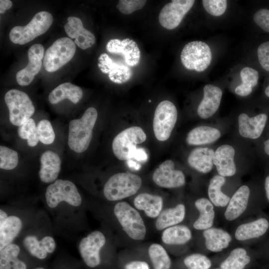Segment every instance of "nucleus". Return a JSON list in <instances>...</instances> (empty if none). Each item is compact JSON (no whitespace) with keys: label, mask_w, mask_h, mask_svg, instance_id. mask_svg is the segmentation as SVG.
I'll use <instances>...</instances> for the list:
<instances>
[{"label":"nucleus","mask_w":269,"mask_h":269,"mask_svg":"<svg viewBox=\"0 0 269 269\" xmlns=\"http://www.w3.org/2000/svg\"><path fill=\"white\" fill-rule=\"evenodd\" d=\"M250 195V189L247 185L241 186L230 199L224 215L228 221L240 217L247 209Z\"/></svg>","instance_id":"nucleus-23"},{"label":"nucleus","mask_w":269,"mask_h":269,"mask_svg":"<svg viewBox=\"0 0 269 269\" xmlns=\"http://www.w3.org/2000/svg\"><path fill=\"white\" fill-rule=\"evenodd\" d=\"M76 51L74 42L68 37L57 39L46 51L43 61L45 69L55 72L70 61Z\"/></svg>","instance_id":"nucleus-6"},{"label":"nucleus","mask_w":269,"mask_h":269,"mask_svg":"<svg viewBox=\"0 0 269 269\" xmlns=\"http://www.w3.org/2000/svg\"><path fill=\"white\" fill-rule=\"evenodd\" d=\"M17 133L21 138L27 139V144L30 146H36L39 141L37 126L34 120L31 118L18 127Z\"/></svg>","instance_id":"nucleus-39"},{"label":"nucleus","mask_w":269,"mask_h":269,"mask_svg":"<svg viewBox=\"0 0 269 269\" xmlns=\"http://www.w3.org/2000/svg\"><path fill=\"white\" fill-rule=\"evenodd\" d=\"M44 56V48L41 44L32 45L28 51V63L24 68L16 74L17 83L20 86L28 85L34 79L42 66V59Z\"/></svg>","instance_id":"nucleus-14"},{"label":"nucleus","mask_w":269,"mask_h":269,"mask_svg":"<svg viewBox=\"0 0 269 269\" xmlns=\"http://www.w3.org/2000/svg\"><path fill=\"white\" fill-rule=\"evenodd\" d=\"M106 50L110 53L123 55L125 62L130 66H136L140 60V52L137 44L129 38L111 39L106 45Z\"/></svg>","instance_id":"nucleus-15"},{"label":"nucleus","mask_w":269,"mask_h":269,"mask_svg":"<svg viewBox=\"0 0 269 269\" xmlns=\"http://www.w3.org/2000/svg\"><path fill=\"white\" fill-rule=\"evenodd\" d=\"M37 131L39 141L46 145L51 144L55 139V134L51 123L43 119L37 125Z\"/></svg>","instance_id":"nucleus-41"},{"label":"nucleus","mask_w":269,"mask_h":269,"mask_svg":"<svg viewBox=\"0 0 269 269\" xmlns=\"http://www.w3.org/2000/svg\"><path fill=\"white\" fill-rule=\"evenodd\" d=\"M180 59L182 64L187 69L202 72L210 64L212 53L209 46L205 42L191 41L183 47Z\"/></svg>","instance_id":"nucleus-7"},{"label":"nucleus","mask_w":269,"mask_h":269,"mask_svg":"<svg viewBox=\"0 0 269 269\" xmlns=\"http://www.w3.org/2000/svg\"><path fill=\"white\" fill-rule=\"evenodd\" d=\"M83 97L82 89L69 82L62 83L55 88L49 94L48 100L51 104H56L67 99L73 104H77Z\"/></svg>","instance_id":"nucleus-27"},{"label":"nucleus","mask_w":269,"mask_h":269,"mask_svg":"<svg viewBox=\"0 0 269 269\" xmlns=\"http://www.w3.org/2000/svg\"><path fill=\"white\" fill-rule=\"evenodd\" d=\"M203 235L206 248L214 252H221L227 248L232 240L231 235L220 228L211 227L204 230Z\"/></svg>","instance_id":"nucleus-29"},{"label":"nucleus","mask_w":269,"mask_h":269,"mask_svg":"<svg viewBox=\"0 0 269 269\" xmlns=\"http://www.w3.org/2000/svg\"><path fill=\"white\" fill-rule=\"evenodd\" d=\"M97 117L96 109L90 107L80 118L70 121L68 144L71 150L80 153L88 149L92 138L93 130Z\"/></svg>","instance_id":"nucleus-1"},{"label":"nucleus","mask_w":269,"mask_h":269,"mask_svg":"<svg viewBox=\"0 0 269 269\" xmlns=\"http://www.w3.org/2000/svg\"><path fill=\"white\" fill-rule=\"evenodd\" d=\"M222 96L220 88L211 84L203 88V97L198 105L197 114L202 119H206L213 115L218 110Z\"/></svg>","instance_id":"nucleus-17"},{"label":"nucleus","mask_w":269,"mask_h":269,"mask_svg":"<svg viewBox=\"0 0 269 269\" xmlns=\"http://www.w3.org/2000/svg\"><path fill=\"white\" fill-rule=\"evenodd\" d=\"M142 185V180L137 175L131 172L116 173L104 185L103 193L109 201L121 200L135 194Z\"/></svg>","instance_id":"nucleus-2"},{"label":"nucleus","mask_w":269,"mask_h":269,"mask_svg":"<svg viewBox=\"0 0 269 269\" xmlns=\"http://www.w3.org/2000/svg\"><path fill=\"white\" fill-rule=\"evenodd\" d=\"M148 253L154 269H170V258L161 245L157 243L151 244L148 248Z\"/></svg>","instance_id":"nucleus-38"},{"label":"nucleus","mask_w":269,"mask_h":269,"mask_svg":"<svg viewBox=\"0 0 269 269\" xmlns=\"http://www.w3.org/2000/svg\"><path fill=\"white\" fill-rule=\"evenodd\" d=\"M134 204L136 209L143 211L148 217L155 218L162 211L163 199L158 195L142 193L135 197Z\"/></svg>","instance_id":"nucleus-26"},{"label":"nucleus","mask_w":269,"mask_h":269,"mask_svg":"<svg viewBox=\"0 0 269 269\" xmlns=\"http://www.w3.org/2000/svg\"><path fill=\"white\" fill-rule=\"evenodd\" d=\"M53 20L51 13L46 11H40L26 25L13 27L9 32V39L13 43L25 44L47 31Z\"/></svg>","instance_id":"nucleus-3"},{"label":"nucleus","mask_w":269,"mask_h":269,"mask_svg":"<svg viewBox=\"0 0 269 269\" xmlns=\"http://www.w3.org/2000/svg\"><path fill=\"white\" fill-rule=\"evenodd\" d=\"M64 29L67 35L74 38V43L82 49L91 47L96 42L94 34L84 27L82 20L78 17H68Z\"/></svg>","instance_id":"nucleus-16"},{"label":"nucleus","mask_w":269,"mask_h":269,"mask_svg":"<svg viewBox=\"0 0 269 269\" xmlns=\"http://www.w3.org/2000/svg\"><path fill=\"white\" fill-rule=\"evenodd\" d=\"M202 2L207 12L213 16L222 15L227 9V1L226 0H203Z\"/></svg>","instance_id":"nucleus-43"},{"label":"nucleus","mask_w":269,"mask_h":269,"mask_svg":"<svg viewBox=\"0 0 269 269\" xmlns=\"http://www.w3.org/2000/svg\"><path fill=\"white\" fill-rule=\"evenodd\" d=\"M265 94L269 97V86H268L265 90Z\"/></svg>","instance_id":"nucleus-52"},{"label":"nucleus","mask_w":269,"mask_h":269,"mask_svg":"<svg viewBox=\"0 0 269 269\" xmlns=\"http://www.w3.org/2000/svg\"><path fill=\"white\" fill-rule=\"evenodd\" d=\"M184 264L188 269H209L212 264L206 256L200 254H193L186 257Z\"/></svg>","instance_id":"nucleus-42"},{"label":"nucleus","mask_w":269,"mask_h":269,"mask_svg":"<svg viewBox=\"0 0 269 269\" xmlns=\"http://www.w3.org/2000/svg\"><path fill=\"white\" fill-rule=\"evenodd\" d=\"M226 182L225 177L220 175L214 176L210 180L208 194L210 201L217 207H225L230 201V197L221 191Z\"/></svg>","instance_id":"nucleus-35"},{"label":"nucleus","mask_w":269,"mask_h":269,"mask_svg":"<svg viewBox=\"0 0 269 269\" xmlns=\"http://www.w3.org/2000/svg\"><path fill=\"white\" fill-rule=\"evenodd\" d=\"M192 237L190 230L182 225H176L166 228L162 232L161 240L167 245H183Z\"/></svg>","instance_id":"nucleus-33"},{"label":"nucleus","mask_w":269,"mask_h":269,"mask_svg":"<svg viewBox=\"0 0 269 269\" xmlns=\"http://www.w3.org/2000/svg\"><path fill=\"white\" fill-rule=\"evenodd\" d=\"M255 22L264 31L269 32V10L262 8L254 15Z\"/></svg>","instance_id":"nucleus-45"},{"label":"nucleus","mask_w":269,"mask_h":269,"mask_svg":"<svg viewBox=\"0 0 269 269\" xmlns=\"http://www.w3.org/2000/svg\"><path fill=\"white\" fill-rule=\"evenodd\" d=\"M240 76L242 84L235 88V93L240 96H247L252 93V88L258 84L259 73L256 70L247 67L241 70Z\"/></svg>","instance_id":"nucleus-36"},{"label":"nucleus","mask_w":269,"mask_h":269,"mask_svg":"<svg viewBox=\"0 0 269 269\" xmlns=\"http://www.w3.org/2000/svg\"><path fill=\"white\" fill-rule=\"evenodd\" d=\"M7 214L3 210H0V223L5 221L8 218Z\"/></svg>","instance_id":"nucleus-50"},{"label":"nucleus","mask_w":269,"mask_h":269,"mask_svg":"<svg viewBox=\"0 0 269 269\" xmlns=\"http://www.w3.org/2000/svg\"><path fill=\"white\" fill-rule=\"evenodd\" d=\"M269 229V221L261 217L253 221L240 225L235 232V236L239 241L259 238L265 235Z\"/></svg>","instance_id":"nucleus-24"},{"label":"nucleus","mask_w":269,"mask_h":269,"mask_svg":"<svg viewBox=\"0 0 269 269\" xmlns=\"http://www.w3.org/2000/svg\"><path fill=\"white\" fill-rule=\"evenodd\" d=\"M105 243L106 238L99 231L91 232L81 240L78 247L79 251L87 266L95 268L100 265V252Z\"/></svg>","instance_id":"nucleus-12"},{"label":"nucleus","mask_w":269,"mask_h":269,"mask_svg":"<svg viewBox=\"0 0 269 269\" xmlns=\"http://www.w3.org/2000/svg\"><path fill=\"white\" fill-rule=\"evenodd\" d=\"M194 2V0H171L165 4L159 12L158 20L160 24L169 30L176 28Z\"/></svg>","instance_id":"nucleus-11"},{"label":"nucleus","mask_w":269,"mask_h":269,"mask_svg":"<svg viewBox=\"0 0 269 269\" xmlns=\"http://www.w3.org/2000/svg\"><path fill=\"white\" fill-rule=\"evenodd\" d=\"M145 0H120L117 8L124 14H130L143 7L146 3Z\"/></svg>","instance_id":"nucleus-44"},{"label":"nucleus","mask_w":269,"mask_h":269,"mask_svg":"<svg viewBox=\"0 0 269 269\" xmlns=\"http://www.w3.org/2000/svg\"><path fill=\"white\" fill-rule=\"evenodd\" d=\"M114 213L123 229L131 239L142 240L144 239L146 229L139 212L128 202L117 203Z\"/></svg>","instance_id":"nucleus-4"},{"label":"nucleus","mask_w":269,"mask_h":269,"mask_svg":"<svg viewBox=\"0 0 269 269\" xmlns=\"http://www.w3.org/2000/svg\"><path fill=\"white\" fill-rule=\"evenodd\" d=\"M4 101L8 109L10 122L14 126L22 125L34 113L32 102L24 92L10 90L5 94Z\"/></svg>","instance_id":"nucleus-5"},{"label":"nucleus","mask_w":269,"mask_h":269,"mask_svg":"<svg viewBox=\"0 0 269 269\" xmlns=\"http://www.w3.org/2000/svg\"><path fill=\"white\" fill-rule=\"evenodd\" d=\"M40 163L38 174L40 180L45 183L56 181L61 170V161L59 156L52 150L45 151L40 156Z\"/></svg>","instance_id":"nucleus-19"},{"label":"nucleus","mask_w":269,"mask_h":269,"mask_svg":"<svg viewBox=\"0 0 269 269\" xmlns=\"http://www.w3.org/2000/svg\"><path fill=\"white\" fill-rule=\"evenodd\" d=\"M125 269H150L148 264L144 261H134L127 264Z\"/></svg>","instance_id":"nucleus-47"},{"label":"nucleus","mask_w":269,"mask_h":269,"mask_svg":"<svg viewBox=\"0 0 269 269\" xmlns=\"http://www.w3.org/2000/svg\"><path fill=\"white\" fill-rule=\"evenodd\" d=\"M98 61V67L101 71L108 74L109 79L115 83L125 82L131 76V72L128 67L114 62L106 53L100 55Z\"/></svg>","instance_id":"nucleus-21"},{"label":"nucleus","mask_w":269,"mask_h":269,"mask_svg":"<svg viewBox=\"0 0 269 269\" xmlns=\"http://www.w3.org/2000/svg\"><path fill=\"white\" fill-rule=\"evenodd\" d=\"M264 150L266 153L269 155V139L266 140L264 143Z\"/></svg>","instance_id":"nucleus-51"},{"label":"nucleus","mask_w":269,"mask_h":269,"mask_svg":"<svg viewBox=\"0 0 269 269\" xmlns=\"http://www.w3.org/2000/svg\"><path fill=\"white\" fill-rule=\"evenodd\" d=\"M25 249L33 256L44 259L48 253H53L56 248V243L53 238L47 236L38 240L33 235L26 236L23 240Z\"/></svg>","instance_id":"nucleus-22"},{"label":"nucleus","mask_w":269,"mask_h":269,"mask_svg":"<svg viewBox=\"0 0 269 269\" xmlns=\"http://www.w3.org/2000/svg\"><path fill=\"white\" fill-rule=\"evenodd\" d=\"M151 102V100H149V102Z\"/></svg>","instance_id":"nucleus-54"},{"label":"nucleus","mask_w":269,"mask_h":269,"mask_svg":"<svg viewBox=\"0 0 269 269\" xmlns=\"http://www.w3.org/2000/svg\"></svg>","instance_id":"nucleus-55"},{"label":"nucleus","mask_w":269,"mask_h":269,"mask_svg":"<svg viewBox=\"0 0 269 269\" xmlns=\"http://www.w3.org/2000/svg\"><path fill=\"white\" fill-rule=\"evenodd\" d=\"M185 216V207L178 204L174 207L161 211L155 221V228L160 231L181 222Z\"/></svg>","instance_id":"nucleus-30"},{"label":"nucleus","mask_w":269,"mask_h":269,"mask_svg":"<svg viewBox=\"0 0 269 269\" xmlns=\"http://www.w3.org/2000/svg\"><path fill=\"white\" fill-rule=\"evenodd\" d=\"M177 119V111L171 101L164 100L157 106L153 120V130L156 139L161 141L167 140Z\"/></svg>","instance_id":"nucleus-8"},{"label":"nucleus","mask_w":269,"mask_h":269,"mask_svg":"<svg viewBox=\"0 0 269 269\" xmlns=\"http://www.w3.org/2000/svg\"><path fill=\"white\" fill-rule=\"evenodd\" d=\"M45 196L47 205L51 208H55L63 201L75 207L82 203L77 187L67 180L57 179L50 184L46 188Z\"/></svg>","instance_id":"nucleus-9"},{"label":"nucleus","mask_w":269,"mask_h":269,"mask_svg":"<svg viewBox=\"0 0 269 269\" xmlns=\"http://www.w3.org/2000/svg\"><path fill=\"white\" fill-rule=\"evenodd\" d=\"M221 136L220 131L213 127L201 126L191 130L187 134L186 141L191 145H200L213 143Z\"/></svg>","instance_id":"nucleus-28"},{"label":"nucleus","mask_w":269,"mask_h":269,"mask_svg":"<svg viewBox=\"0 0 269 269\" xmlns=\"http://www.w3.org/2000/svg\"><path fill=\"white\" fill-rule=\"evenodd\" d=\"M18 246L11 244L0 251V269H26L25 264L19 260Z\"/></svg>","instance_id":"nucleus-34"},{"label":"nucleus","mask_w":269,"mask_h":269,"mask_svg":"<svg viewBox=\"0 0 269 269\" xmlns=\"http://www.w3.org/2000/svg\"><path fill=\"white\" fill-rule=\"evenodd\" d=\"M195 206L200 215L193 224L194 228L199 230H205L211 228L213 225L215 217V211L212 202L207 198H201L196 200Z\"/></svg>","instance_id":"nucleus-31"},{"label":"nucleus","mask_w":269,"mask_h":269,"mask_svg":"<svg viewBox=\"0 0 269 269\" xmlns=\"http://www.w3.org/2000/svg\"><path fill=\"white\" fill-rule=\"evenodd\" d=\"M214 151L208 147L193 149L187 158L189 166L198 172L207 173L213 168Z\"/></svg>","instance_id":"nucleus-25"},{"label":"nucleus","mask_w":269,"mask_h":269,"mask_svg":"<svg viewBox=\"0 0 269 269\" xmlns=\"http://www.w3.org/2000/svg\"><path fill=\"white\" fill-rule=\"evenodd\" d=\"M258 56L262 67L269 71V41L260 45L258 49Z\"/></svg>","instance_id":"nucleus-46"},{"label":"nucleus","mask_w":269,"mask_h":269,"mask_svg":"<svg viewBox=\"0 0 269 269\" xmlns=\"http://www.w3.org/2000/svg\"><path fill=\"white\" fill-rule=\"evenodd\" d=\"M22 227L21 220L16 216H8L5 221L0 223V251L12 244Z\"/></svg>","instance_id":"nucleus-32"},{"label":"nucleus","mask_w":269,"mask_h":269,"mask_svg":"<svg viewBox=\"0 0 269 269\" xmlns=\"http://www.w3.org/2000/svg\"><path fill=\"white\" fill-rule=\"evenodd\" d=\"M44 269L43 268L40 267V268H35V269Z\"/></svg>","instance_id":"nucleus-53"},{"label":"nucleus","mask_w":269,"mask_h":269,"mask_svg":"<svg viewBox=\"0 0 269 269\" xmlns=\"http://www.w3.org/2000/svg\"><path fill=\"white\" fill-rule=\"evenodd\" d=\"M18 163L17 152L3 145L0 146V168L4 170H12Z\"/></svg>","instance_id":"nucleus-40"},{"label":"nucleus","mask_w":269,"mask_h":269,"mask_svg":"<svg viewBox=\"0 0 269 269\" xmlns=\"http://www.w3.org/2000/svg\"><path fill=\"white\" fill-rule=\"evenodd\" d=\"M171 160H166L154 170L152 174L153 182L158 186L165 188H175L182 186L185 178L182 171L175 169Z\"/></svg>","instance_id":"nucleus-13"},{"label":"nucleus","mask_w":269,"mask_h":269,"mask_svg":"<svg viewBox=\"0 0 269 269\" xmlns=\"http://www.w3.org/2000/svg\"><path fill=\"white\" fill-rule=\"evenodd\" d=\"M235 154V149L230 145L223 144L217 148L214 154L213 163L219 175L229 177L236 173Z\"/></svg>","instance_id":"nucleus-18"},{"label":"nucleus","mask_w":269,"mask_h":269,"mask_svg":"<svg viewBox=\"0 0 269 269\" xmlns=\"http://www.w3.org/2000/svg\"><path fill=\"white\" fill-rule=\"evenodd\" d=\"M265 190L267 198L269 201V175H268L265 178Z\"/></svg>","instance_id":"nucleus-49"},{"label":"nucleus","mask_w":269,"mask_h":269,"mask_svg":"<svg viewBox=\"0 0 269 269\" xmlns=\"http://www.w3.org/2000/svg\"><path fill=\"white\" fill-rule=\"evenodd\" d=\"M268 116L260 114L253 117H249L245 113L238 117L239 132L244 137L257 139L262 134L265 127Z\"/></svg>","instance_id":"nucleus-20"},{"label":"nucleus","mask_w":269,"mask_h":269,"mask_svg":"<svg viewBox=\"0 0 269 269\" xmlns=\"http://www.w3.org/2000/svg\"><path fill=\"white\" fill-rule=\"evenodd\" d=\"M251 261L247 251L242 248H237L220 265L221 269H244Z\"/></svg>","instance_id":"nucleus-37"},{"label":"nucleus","mask_w":269,"mask_h":269,"mask_svg":"<svg viewBox=\"0 0 269 269\" xmlns=\"http://www.w3.org/2000/svg\"><path fill=\"white\" fill-rule=\"evenodd\" d=\"M146 139V134L140 127L133 126L128 128L113 139L112 145L113 152L119 160H127L132 157L136 145L143 142Z\"/></svg>","instance_id":"nucleus-10"},{"label":"nucleus","mask_w":269,"mask_h":269,"mask_svg":"<svg viewBox=\"0 0 269 269\" xmlns=\"http://www.w3.org/2000/svg\"><path fill=\"white\" fill-rule=\"evenodd\" d=\"M12 5L11 0H0V13L2 14L4 11L9 9Z\"/></svg>","instance_id":"nucleus-48"}]
</instances>
